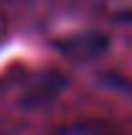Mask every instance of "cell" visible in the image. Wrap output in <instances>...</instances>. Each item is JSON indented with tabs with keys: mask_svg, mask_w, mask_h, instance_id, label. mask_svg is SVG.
I'll list each match as a JSON object with an SVG mask.
<instances>
[{
	"mask_svg": "<svg viewBox=\"0 0 132 135\" xmlns=\"http://www.w3.org/2000/svg\"><path fill=\"white\" fill-rule=\"evenodd\" d=\"M57 135H123V132L108 123H72L66 129H60Z\"/></svg>",
	"mask_w": 132,
	"mask_h": 135,
	"instance_id": "obj_1",
	"label": "cell"
}]
</instances>
